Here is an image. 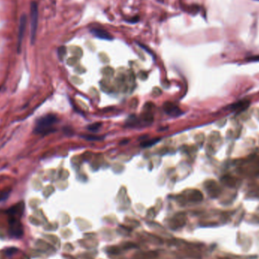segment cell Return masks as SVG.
Segmentation results:
<instances>
[{
    "label": "cell",
    "instance_id": "cell-3",
    "mask_svg": "<svg viewBox=\"0 0 259 259\" xmlns=\"http://www.w3.org/2000/svg\"><path fill=\"white\" fill-rule=\"evenodd\" d=\"M23 227L20 220L9 219V233L11 236L21 237L23 235Z\"/></svg>",
    "mask_w": 259,
    "mask_h": 259
},
{
    "label": "cell",
    "instance_id": "cell-12",
    "mask_svg": "<svg viewBox=\"0 0 259 259\" xmlns=\"http://www.w3.org/2000/svg\"><path fill=\"white\" fill-rule=\"evenodd\" d=\"M102 124L101 123H95V124H93L89 125L88 126V130L90 131H93V132H95V131H97L99 127L101 126Z\"/></svg>",
    "mask_w": 259,
    "mask_h": 259
},
{
    "label": "cell",
    "instance_id": "cell-5",
    "mask_svg": "<svg viewBox=\"0 0 259 259\" xmlns=\"http://www.w3.org/2000/svg\"><path fill=\"white\" fill-rule=\"evenodd\" d=\"M26 25H27V15H23L21 18V21H20V25H19V30H18V52H20V49H21V44L22 42V39L24 37V34L25 29H26Z\"/></svg>",
    "mask_w": 259,
    "mask_h": 259
},
{
    "label": "cell",
    "instance_id": "cell-2",
    "mask_svg": "<svg viewBox=\"0 0 259 259\" xmlns=\"http://www.w3.org/2000/svg\"><path fill=\"white\" fill-rule=\"evenodd\" d=\"M38 25V8L36 2H32L30 5V39L33 44L35 41Z\"/></svg>",
    "mask_w": 259,
    "mask_h": 259
},
{
    "label": "cell",
    "instance_id": "cell-15",
    "mask_svg": "<svg viewBox=\"0 0 259 259\" xmlns=\"http://www.w3.org/2000/svg\"><path fill=\"white\" fill-rule=\"evenodd\" d=\"M86 139H89V140H92V139H99V137H86Z\"/></svg>",
    "mask_w": 259,
    "mask_h": 259
},
{
    "label": "cell",
    "instance_id": "cell-7",
    "mask_svg": "<svg viewBox=\"0 0 259 259\" xmlns=\"http://www.w3.org/2000/svg\"><path fill=\"white\" fill-rule=\"evenodd\" d=\"M249 105H250V102L249 101H248V100H242V101H239V102H236V103L232 104L231 106H230V109L241 112V111H243L245 109H246L247 108H249Z\"/></svg>",
    "mask_w": 259,
    "mask_h": 259
},
{
    "label": "cell",
    "instance_id": "cell-14",
    "mask_svg": "<svg viewBox=\"0 0 259 259\" xmlns=\"http://www.w3.org/2000/svg\"><path fill=\"white\" fill-rule=\"evenodd\" d=\"M249 61H259V55L251 57L249 58Z\"/></svg>",
    "mask_w": 259,
    "mask_h": 259
},
{
    "label": "cell",
    "instance_id": "cell-13",
    "mask_svg": "<svg viewBox=\"0 0 259 259\" xmlns=\"http://www.w3.org/2000/svg\"><path fill=\"white\" fill-rule=\"evenodd\" d=\"M17 251H18V249H17L16 248H11V249H7L6 252H5V253H6L7 255H13L14 253L16 252Z\"/></svg>",
    "mask_w": 259,
    "mask_h": 259
},
{
    "label": "cell",
    "instance_id": "cell-1",
    "mask_svg": "<svg viewBox=\"0 0 259 259\" xmlns=\"http://www.w3.org/2000/svg\"><path fill=\"white\" fill-rule=\"evenodd\" d=\"M58 121V118L54 114H47L36 120L34 133L37 134H47L53 131V126Z\"/></svg>",
    "mask_w": 259,
    "mask_h": 259
},
{
    "label": "cell",
    "instance_id": "cell-4",
    "mask_svg": "<svg viewBox=\"0 0 259 259\" xmlns=\"http://www.w3.org/2000/svg\"><path fill=\"white\" fill-rule=\"evenodd\" d=\"M24 210V203L23 202H21L19 203L16 204L7 211V214L9 216V219H18L20 220V218L23 214Z\"/></svg>",
    "mask_w": 259,
    "mask_h": 259
},
{
    "label": "cell",
    "instance_id": "cell-9",
    "mask_svg": "<svg viewBox=\"0 0 259 259\" xmlns=\"http://www.w3.org/2000/svg\"><path fill=\"white\" fill-rule=\"evenodd\" d=\"M205 187L207 188L208 191L212 192V194H217L218 191V187L216 184V183L214 181H208L205 183Z\"/></svg>",
    "mask_w": 259,
    "mask_h": 259
},
{
    "label": "cell",
    "instance_id": "cell-8",
    "mask_svg": "<svg viewBox=\"0 0 259 259\" xmlns=\"http://www.w3.org/2000/svg\"><path fill=\"white\" fill-rule=\"evenodd\" d=\"M93 33L95 37L100 38V39H112V36L108 33V32L102 30H93Z\"/></svg>",
    "mask_w": 259,
    "mask_h": 259
},
{
    "label": "cell",
    "instance_id": "cell-10",
    "mask_svg": "<svg viewBox=\"0 0 259 259\" xmlns=\"http://www.w3.org/2000/svg\"><path fill=\"white\" fill-rule=\"evenodd\" d=\"M160 139L159 138H156V139H150V140H148L146 142H144L141 144V146L143 148H146V147H149V146H151V145H155L156 143H157L159 141Z\"/></svg>",
    "mask_w": 259,
    "mask_h": 259
},
{
    "label": "cell",
    "instance_id": "cell-11",
    "mask_svg": "<svg viewBox=\"0 0 259 259\" xmlns=\"http://www.w3.org/2000/svg\"><path fill=\"white\" fill-rule=\"evenodd\" d=\"M191 198L194 201H200L202 199V195L199 190H194L191 194Z\"/></svg>",
    "mask_w": 259,
    "mask_h": 259
},
{
    "label": "cell",
    "instance_id": "cell-6",
    "mask_svg": "<svg viewBox=\"0 0 259 259\" xmlns=\"http://www.w3.org/2000/svg\"><path fill=\"white\" fill-rule=\"evenodd\" d=\"M164 109L166 113H168L170 115L172 116H176L180 114V109L176 107L175 105H174L171 102H166L164 105Z\"/></svg>",
    "mask_w": 259,
    "mask_h": 259
}]
</instances>
